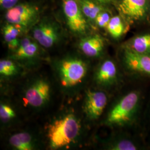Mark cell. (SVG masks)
Instances as JSON below:
<instances>
[{
  "mask_svg": "<svg viewBox=\"0 0 150 150\" xmlns=\"http://www.w3.org/2000/svg\"><path fill=\"white\" fill-rule=\"evenodd\" d=\"M62 8L67 26L74 33L82 34L87 29L86 17L77 0H62Z\"/></svg>",
  "mask_w": 150,
  "mask_h": 150,
  "instance_id": "cell-6",
  "label": "cell"
},
{
  "mask_svg": "<svg viewBox=\"0 0 150 150\" xmlns=\"http://www.w3.org/2000/svg\"><path fill=\"white\" fill-rule=\"evenodd\" d=\"M139 100V93L136 91L127 94L111 109L106 123L110 126H123L129 123L134 116Z\"/></svg>",
  "mask_w": 150,
  "mask_h": 150,
  "instance_id": "cell-2",
  "label": "cell"
},
{
  "mask_svg": "<svg viewBox=\"0 0 150 150\" xmlns=\"http://www.w3.org/2000/svg\"><path fill=\"white\" fill-rule=\"evenodd\" d=\"M57 70L61 85L70 88L82 82L87 74L88 67L86 62L80 59L70 57L59 62Z\"/></svg>",
  "mask_w": 150,
  "mask_h": 150,
  "instance_id": "cell-3",
  "label": "cell"
},
{
  "mask_svg": "<svg viewBox=\"0 0 150 150\" xmlns=\"http://www.w3.org/2000/svg\"><path fill=\"white\" fill-rule=\"evenodd\" d=\"M20 27L11 23H7L3 28V36L8 47L11 50H16L19 46L20 41L18 36L20 32Z\"/></svg>",
  "mask_w": 150,
  "mask_h": 150,
  "instance_id": "cell-17",
  "label": "cell"
},
{
  "mask_svg": "<svg viewBox=\"0 0 150 150\" xmlns=\"http://www.w3.org/2000/svg\"><path fill=\"white\" fill-rule=\"evenodd\" d=\"M111 18L110 14L107 12L103 11L97 15L95 21L98 27L106 28Z\"/></svg>",
  "mask_w": 150,
  "mask_h": 150,
  "instance_id": "cell-22",
  "label": "cell"
},
{
  "mask_svg": "<svg viewBox=\"0 0 150 150\" xmlns=\"http://www.w3.org/2000/svg\"><path fill=\"white\" fill-rule=\"evenodd\" d=\"M79 121L74 114L66 115L48 126L47 138L51 149H58L70 145L80 132Z\"/></svg>",
  "mask_w": 150,
  "mask_h": 150,
  "instance_id": "cell-1",
  "label": "cell"
},
{
  "mask_svg": "<svg viewBox=\"0 0 150 150\" xmlns=\"http://www.w3.org/2000/svg\"><path fill=\"white\" fill-rule=\"evenodd\" d=\"M19 0H0V5L1 7L5 10H9L13 7L16 5Z\"/></svg>",
  "mask_w": 150,
  "mask_h": 150,
  "instance_id": "cell-23",
  "label": "cell"
},
{
  "mask_svg": "<svg viewBox=\"0 0 150 150\" xmlns=\"http://www.w3.org/2000/svg\"><path fill=\"white\" fill-rule=\"evenodd\" d=\"M85 17L89 20L95 21L97 15L104 8L100 3L93 0H77Z\"/></svg>",
  "mask_w": 150,
  "mask_h": 150,
  "instance_id": "cell-15",
  "label": "cell"
},
{
  "mask_svg": "<svg viewBox=\"0 0 150 150\" xmlns=\"http://www.w3.org/2000/svg\"><path fill=\"white\" fill-rule=\"evenodd\" d=\"M117 70L115 64L110 59L102 62L97 70L95 79L97 83L102 86L113 84L117 79Z\"/></svg>",
  "mask_w": 150,
  "mask_h": 150,
  "instance_id": "cell-11",
  "label": "cell"
},
{
  "mask_svg": "<svg viewBox=\"0 0 150 150\" xmlns=\"http://www.w3.org/2000/svg\"><path fill=\"white\" fill-rule=\"evenodd\" d=\"M38 9L29 4H20L7 10L5 19L8 23L20 28H27L36 21Z\"/></svg>",
  "mask_w": 150,
  "mask_h": 150,
  "instance_id": "cell-4",
  "label": "cell"
},
{
  "mask_svg": "<svg viewBox=\"0 0 150 150\" xmlns=\"http://www.w3.org/2000/svg\"><path fill=\"white\" fill-rule=\"evenodd\" d=\"M124 61L127 67L134 71L150 75V56L134 52L126 48Z\"/></svg>",
  "mask_w": 150,
  "mask_h": 150,
  "instance_id": "cell-9",
  "label": "cell"
},
{
  "mask_svg": "<svg viewBox=\"0 0 150 150\" xmlns=\"http://www.w3.org/2000/svg\"><path fill=\"white\" fill-rule=\"evenodd\" d=\"M16 113L14 110L9 105L1 103L0 105V118L3 121H8L15 118Z\"/></svg>",
  "mask_w": 150,
  "mask_h": 150,
  "instance_id": "cell-20",
  "label": "cell"
},
{
  "mask_svg": "<svg viewBox=\"0 0 150 150\" xmlns=\"http://www.w3.org/2000/svg\"><path fill=\"white\" fill-rule=\"evenodd\" d=\"M9 142L16 150H32L35 148L32 137L26 132H19L12 135Z\"/></svg>",
  "mask_w": 150,
  "mask_h": 150,
  "instance_id": "cell-14",
  "label": "cell"
},
{
  "mask_svg": "<svg viewBox=\"0 0 150 150\" xmlns=\"http://www.w3.org/2000/svg\"><path fill=\"white\" fill-rule=\"evenodd\" d=\"M13 58L21 61H27L35 58L39 52V46L31 38H23L15 50Z\"/></svg>",
  "mask_w": 150,
  "mask_h": 150,
  "instance_id": "cell-13",
  "label": "cell"
},
{
  "mask_svg": "<svg viewBox=\"0 0 150 150\" xmlns=\"http://www.w3.org/2000/svg\"><path fill=\"white\" fill-rule=\"evenodd\" d=\"M17 67L10 59H1L0 61V74L3 77H11L16 75Z\"/></svg>",
  "mask_w": 150,
  "mask_h": 150,
  "instance_id": "cell-19",
  "label": "cell"
},
{
  "mask_svg": "<svg viewBox=\"0 0 150 150\" xmlns=\"http://www.w3.org/2000/svg\"><path fill=\"white\" fill-rule=\"evenodd\" d=\"M110 150H135L137 147L131 141L129 140H121L111 146Z\"/></svg>",
  "mask_w": 150,
  "mask_h": 150,
  "instance_id": "cell-21",
  "label": "cell"
},
{
  "mask_svg": "<svg viewBox=\"0 0 150 150\" xmlns=\"http://www.w3.org/2000/svg\"><path fill=\"white\" fill-rule=\"evenodd\" d=\"M104 40L101 36L94 35L83 38L79 43V47L87 56L94 57L100 56L103 50Z\"/></svg>",
  "mask_w": 150,
  "mask_h": 150,
  "instance_id": "cell-12",
  "label": "cell"
},
{
  "mask_svg": "<svg viewBox=\"0 0 150 150\" xmlns=\"http://www.w3.org/2000/svg\"><path fill=\"white\" fill-rule=\"evenodd\" d=\"M120 8L125 15L134 20H140L146 14L147 0H120Z\"/></svg>",
  "mask_w": 150,
  "mask_h": 150,
  "instance_id": "cell-10",
  "label": "cell"
},
{
  "mask_svg": "<svg viewBox=\"0 0 150 150\" xmlns=\"http://www.w3.org/2000/svg\"><path fill=\"white\" fill-rule=\"evenodd\" d=\"M51 91V86L47 81L42 79H37L27 87L23 100L31 107H42L49 101Z\"/></svg>",
  "mask_w": 150,
  "mask_h": 150,
  "instance_id": "cell-5",
  "label": "cell"
},
{
  "mask_svg": "<svg viewBox=\"0 0 150 150\" xmlns=\"http://www.w3.org/2000/svg\"><path fill=\"white\" fill-rule=\"evenodd\" d=\"M106 28L108 33L114 38H120L123 35L125 30L123 22L118 16L111 17Z\"/></svg>",
  "mask_w": 150,
  "mask_h": 150,
  "instance_id": "cell-18",
  "label": "cell"
},
{
  "mask_svg": "<svg viewBox=\"0 0 150 150\" xmlns=\"http://www.w3.org/2000/svg\"><path fill=\"white\" fill-rule=\"evenodd\" d=\"M97 2L100 3V4H107L111 2L112 0H95Z\"/></svg>",
  "mask_w": 150,
  "mask_h": 150,
  "instance_id": "cell-24",
  "label": "cell"
},
{
  "mask_svg": "<svg viewBox=\"0 0 150 150\" xmlns=\"http://www.w3.org/2000/svg\"><path fill=\"white\" fill-rule=\"evenodd\" d=\"M32 36L39 45L45 48H50L59 41V30L53 23L42 21L34 26Z\"/></svg>",
  "mask_w": 150,
  "mask_h": 150,
  "instance_id": "cell-7",
  "label": "cell"
},
{
  "mask_svg": "<svg viewBox=\"0 0 150 150\" xmlns=\"http://www.w3.org/2000/svg\"><path fill=\"white\" fill-rule=\"evenodd\" d=\"M127 48L141 54H150V34L140 35L132 38Z\"/></svg>",
  "mask_w": 150,
  "mask_h": 150,
  "instance_id": "cell-16",
  "label": "cell"
},
{
  "mask_svg": "<svg viewBox=\"0 0 150 150\" xmlns=\"http://www.w3.org/2000/svg\"><path fill=\"white\" fill-rule=\"evenodd\" d=\"M107 97L102 91H88L86 94L84 111L90 120L99 118L106 106Z\"/></svg>",
  "mask_w": 150,
  "mask_h": 150,
  "instance_id": "cell-8",
  "label": "cell"
}]
</instances>
